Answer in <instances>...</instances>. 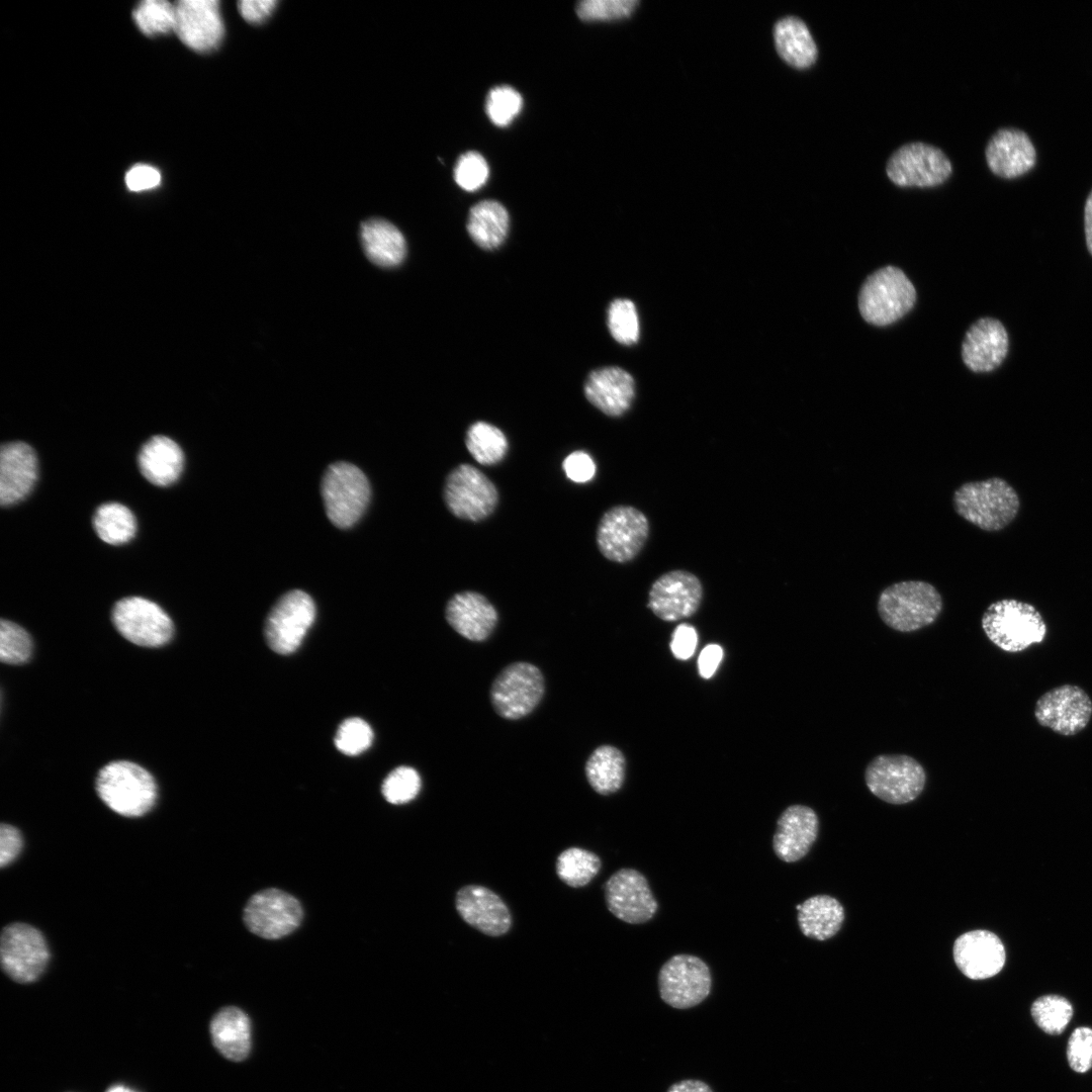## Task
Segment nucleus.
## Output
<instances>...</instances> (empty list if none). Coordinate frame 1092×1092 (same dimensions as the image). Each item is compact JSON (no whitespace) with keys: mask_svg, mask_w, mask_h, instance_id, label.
<instances>
[{"mask_svg":"<svg viewBox=\"0 0 1092 1092\" xmlns=\"http://www.w3.org/2000/svg\"><path fill=\"white\" fill-rule=\"evenodd\" d=\"M443 499L458 519L479 522L489 517L498 503L494 483L475 466L462 463L446 476Z\"/></svg>","mask_w":1092,"mask_h":1092,"instance_id":"9","label":"nucleus"},{"mask_svg":"<svg viewBox=\"0 0 1092 1092\" xmlns=\"http://www.w3.org/2000/svg\"><path fill=\"white\" fill-rule=\"evenodd\" d=\"M455 906L460 917L471 927L488 936H500L512 925L509 908L494 892L478 885L458 890Z\"/></svg>","mask_w":1092,"mask_h":1092,"instance_id":"23","label":"nucleus"},{"mask_svg":"<svg viewBox=\"0 0 1092 1092\" xmlns=\"http://www.w3.org/2000/svg\"><path fill=\"white\" fill-rule=\"evenodd\" d=\"M864 782L870 792L882 801L901 805L921 794L926 774L923 766L909 755L880 754L867 765Z\"/></svg>","mask_w":1092,"mask_h":1092,"instance_id":"8","label":"nucleus"},{"mask_svg":"<svg viewBox=\"0 0 1092 1092\" xmlns=\"http://www.w3.org/2000/svg\"><path fill=\"white\" fill-rule=\"evenodd\" d=\"M1009 337L1003 324L994 317H981L967 331L962 358L965 365L977 373L991 372L1005 360Z\"/></svg>","mask_w":1092,"mask_h":1092,"instance_id":"22","label":"nucleus"},{"mask_svg":"<svg viewBox=\"0 0 1092 1092\" xmlns=\"http://www.w3.org/2000/svg\"><path fill=\"white\" fill-rule=\"evenodd\" d=\"M712 977L707 964L692 954H675L658 973L660 998L669 1006L687 1009L699 1005L711 992Z\"/></svg>","mask_w":1092,"mask_h":1092,"instance_id":"13","label":"nucleus"},{"mask_svg":"<svg viewBox=\"0 0 1092 1092\" xmlns=\"http://www.w3.org/2000/svg\"><path fill=\"white\" fill-rule=\"evenodd\" d=\"M952 502L959 516L988 532L1006 528L1020 509L1017 491L1001 477L966 482L954 491Z\"/></svg>","mask_w":1092,"mask_h":1092,"instance_id":"1","label":"nucleus"},{"mask_svg":"<svg viewBox=\"0 0 1092 1092\" xmlns=\"http://www.w3.org/2000/svg\"><path fill=\"white\" fill-rule=\"evenodd\" d=\"M509 224V214L503 204L494 200H483L471 207L467 231L476 245L491 250L505 241Z\"/></svg>","mask_w":1092,"mask_h":1092,"instance_id":"34","label":"nucleus"},{"mask_svg":"<svg viewBox=\"0 0 1092 1092\" xmlns=\"http://www.w3.org/2000/svg\"><path fill=\"white\" fill-rule=\"evenodd\" d=\"M322 496L330 521L339 528L353 526L363 515L370 498L365 474L354 464H331L322 479Z\"/></svg>","mask_w":1092,"mask_h":1092,"instance_id":"7","label":"nucleus"},{"mask_svg":"<svg viewBox=\"0 0 1092 1092\" xmlns=\"http://www.w3.org/2000/svg\"><path fill=\"white\" fill-rule=\"evenodd\" d=\"M112 622L124 639L142 647L164 646L174 634L169 615L159 605L142 597L119 600L112 610Z\"/></svg>","mask_w":1092,"mask_h":1092,"instance_id":"12","label":"nucleus"},{"mask_svg":"<svg viewBox=\"0 0 1092 1092\" xmlns=\"http://www.w3.org/2000/svg\"><path fill=\"white\" fill-rule=\"evenodd\" d=\"M544 694L545 679L540 668L531 662L516 661L494 677L489 699L499 717L519 720L538 707Z\"/></svg>","mask_w":1092,"mask_h":1092,"instance_id":"6","label":"nucleus"},{"mask_svg":"<svg viewBox=\"0 0 1092 1092\" xmlns=\"http://www.w3.org/2000/svg\"><path fill=\"white\" fill-rule=\"evenodd\" d=\"M586 399L609 417H620L631 406L635 396L633 377L620 367L594 370L584 384Z\"/></svg>","mask_w":1092,"mask_h":1092,"instance_id":"28","label":"nucleus"},{"mask_svg":"<svg viewBox=\"0 0 1092 1092\" xmlns=\"http://www.w3.org/2000/svg\"><path fill=\"white\" fill-rule=\"evenodd\" d=\"M952 953L959 970L972 980L994 977L1003 969L1006 960L1001 939L985 929L960 935L954 940Z\"/></svg>","mask_w":1092,"mask_h":1092,"instance_id":"21","label":"nucleus"},{"mask_svg":"<svg viewBox=\"0 0 1092 1092\" xmlns=\"http://www.w3.org/2000/svg\"><path fill=\"white\" fill-rule=\"evenodd\" d=\"M648 534L649 522L640 510L631 506H616L602 516L596 540L605 558L626 563L640 553Z\"/></svg>","mask_w":1092,"mask_h":1092,"instance_id":"11","label":"nucleus"},{"mask_svg":"<svg viewBox=\"0 0 1092 1092\" xmlns=\"http://www.w3.org/2000/svg\"><path fill=\"white\" fill-rule=\"evenodd\" d=\"M1036 722L1062 736L1083 731L1092 717V700L1082 688L1066 684L1043 693L1035 702Z\"/></svg>","mask_w":1092,"mask_h":1092,"instance_id":"16","label":"nucleus"},{"mask_svg":"<svg viewBox=\"0 0 1092 1092\" xmlns=\"http://www.w3.org/2000/svg\"><path fill=\"white\" fill-rule=\"evenodd\" d=\"M666 1092H713L708 1084L700 1080H681L669 1086Z\"/></svg>","mask_w":1092,"mask_h":1092,"instance_id":"55","label":"nucleus"},{"mask_svg":"<svg viewBox=\"0 0 1092 1092\" xmlns=\"http://www.w3.org/2000/svg\"><path fill=\"white\" fill-rule=\"evenodd\" d=\"M23 846V838L20 831L6 823L0 826V866L4 868L10 864L19 855Z\"/></svg>","mask_w":1092,"mask_h":1092,"instance_id":"50","label":"nucleus"},{"mask_svg":"<svg viewBox=\"0 0 1092 1092\" xmlns=\"http://www.w3.org/2000/svg\"><path fill=\"white\" fill-rule=\"evenodd\" d=\"M648 608L663 621L672 622L694 615L703 599L700 579L687 570H671L651 585Z\"/></svg>","mask_w":1092,"mask_h":1092,"instance_id":"19","label":"nucleus"},{"mask_svg":"<svg viewBox=\"0 0 1092 1092\" xmlns=\"http://www.w3.org/2000/svg\"><path fill=\"white\" fill-rule=\"evenodd\" d=\"M608 327L613 338L623 345H633L639 338L636 307L629 299H615L609 306Z\"/></svg>","mask_w":1092,"mask_h":1092,"instance_id":"42","label":"nucleus"},{"mask_svg":"<svg viewBox=\"0 0 1092 1092\" xmlns=\"http://www.w3.org/2000/svg\"><path fill=\"white\" fill-rule=\"evenodd\" d=\"M951 171L950 161L941 150L920 142L900 147L886 166L889 179L901 187L937 186L948 179Z\"/></svg>","mask_w":1092,"mask_h":1092,"instance_id":"14","label":"nucleus"},{"mask_svg":"<svg viewBox=\"0 0 1092 1092\" xmlns=\"http://www.w3.org/2000/svg\"><path fill=\"white\" fill-rule=\"evenodd\" d=\"M175 5L174 31L196 52L215 49L223 36V23L216 0H180Z\"/></svg>","mask_w":1092,"mask_h":1092,"instance_id":"20","label":"nucleus"},{"mask_svg":"<svg viewBox=\"0 0 1092 1092\" xmlns=\"http://www.w3.org/2000/svg\"><path fill=\"white\" fill-rule=\"evenodd\" d=\"M132 17L146 35L168 33L175 28V5L165 0H146L134 8Z\"/></svg>","mask_w":1092,"mask_h":1092,"instance_id":"40","label":"nucleus"},{"mask_svg":"<svg viewBox=\"0 0 1092 1092\" xmlns=\"http://www.w3.org/2000/svg\"><path fill=\"white\" fill-rule=\"evenodd\" d=\"M916 290L906 274L895 266H886L871 274L858 293V309L866 322L874 326L891 325L915 303Z\"/></svg>","mask_w":1092,"mask_h":1092,"instance_id":"5","label":"nucleus"},{"mask_svg":"<svg viewBox=\"0 0 1092 1092\" xmlns=\"http://www.w3.org/2000/svg\"><path fill=\"white\" fill-rule=\"evenodd\" d=\"M605 900L615 917L631 924L647 922L658 908L646 878L634 869H621L608 879Z\"/></svg>","mask_w":1092,"mask_h":1092,"instance_id":"18","label":"nucleus"},{"mask_svg":"<svg viewBox=\"0 0 1092 1092\" xmlns=\"http://www.w3.org/2000/svg\"><path fill=\"white\" fill-rule=\"evenodd\" d=\"M300 903L279 889H265L253 895L244 909L248 929L263 938L278 939L293 932L300 924Z\"/></svg>","mask_w":1092,"mask_h":1092,"instance_id":"17","label":"nucleus"},{"mask_svg":"<svg viewBox=\"0 0 1092 1092\" xmlns=\"http://www.w3.org/2000/svg\"><path fill=\"white\" fill-rule=\"evenodd\" d=\"M32 639L27 631L18 624L1 620L0 623V659L7 664H23L32 654Z\"/></svg>","mask_w":1092,"mask_h":1092,"instance_id":"41","label":"nucleus"},{"mask_svg":"<svg viewBox=\"0 0 1092 1092\" xmlns=\"http://www.w3.org/2000/svg\"><path fill=\"white\" fill-rule=\"evenodd\" d=\"M421 787L420 774L414 767L402 765L394 768L385 778L381 791L387 802L400 805L414 800Z\"/></svg>","mask_w":1092,"mask_h":1092,"instance_id":"43","label":"nucleus"},{"mask_svg":"<svg viewBox=\"0 0 1092 1092\" xmlns=\"http://www.w3.org/2000/svg\"><path fill=\"white\" fill-rule=\"evenodd\" d=\"M138 462L146 479L155 485L167 486L180 476L184 456L179 445L172 439L155 436L141 448Z\"/></svg>","mask_w":1092,"mask_h":1092,"instance_id":"30","label":"nucleus"},{"mask_svg":"<svg viewBox=\"0 0 1092 1092\" xmlns=\"http://www.w3.org/2000/svg\"><path fill=\"white\" fill-rule=\"evenodd\" d=\"M445 618L451 628L462 637L482 642L488 639L495 629L498 614L483 595L464 590L455 594L447 602Z\"/></svg>","mask_w":1092,"mask_h":1092,"instance_id":"24","label":"nucleus"},{"mask_svg":"<svg viewBox=\"0 0 1092 1092\" xmlns=\"http://www.w3.org/2000/svg\"><path fill=\"white\" fill-rule=\"evenodd\" d=\"M1030 1013L1036 1025L1045 1033L1061 1034L1073 1016V1006L1060 995H1044L1032 1003Z\"/></svg>","mask_w":1092,"mask_h":1092,"instance_id":"39","label":"nucleus"},{"mask_svg":"<svg viewBox=\"0 0 1092 1092\" xmlns=\"http://www.w3.org/2000/svg\"><path fill=\"white\" fill-rule=\"evenodd\" d=\"M360 237L367 258L377 266L396 267L405 258L406 244L402 234L385 219L372 218L364 221L361 224Z\"/></svg>","mask_w":1092,"mask_h":1092,"instance_id":"31","label":"nucleus"},{"mask_svg":"<svg viewBox=\"0 0 1092 1092\" xmlns=\"http://www.w3.org/2000/svg\"><path fill=\"white\" fill-rule=\"evenodd\" d=\"M698 644L696 629L688 624L678 625L672 635L670 649L674 657L686 660L693 656Z\"/></svg>","mask_w":1092,"mask_h":1092,"instance_id":"51","label":"nucleus"},{"mask_svg":"<svg viewBox=\"0 0 1092 1092\" xmlns=\"http://www.w3.org/2000/svg\"><path fill=\"white\" fill-rule=\"evenodd\" d=\"M95 788L100 800L110 810L124 817L146 815L155 806L158 796L152 774L129 760L105 764L98 771Z\"/></svg>","mask_w":1092,"mask_h":1092,"instance_id":"2","label":"nucleus"},{"mask_svg":"<svg viewBox=\"0 0 1092 1092\" xmlns=\"http://www.w3.org/2000/svg\"><path fill=\"white\" fill-rule=\"evenodd\" d=\"M214 1048L225 1059L241 1062L251 1051V1021L249 1016L235 1006L223 1007L212 1017L209 1024Z\"/></svg>","mask_w":1092,"mask_h":1092,"instance_id":"29","label":"nucleus"},{"mask_svg":"<svg viewBox=\"0 0 1092 1092\" xmlns=\"http://www.w3.org/2000/svg\"><path fill=\"white\" fill-rule=\"evenodd\" d=\"M779 55L789 65L806 69L817 60V46L807 25L800 18L788 16L779 20L774 28Z\"/></svg>","mask_w":1092,"mask_h":1092,"instance_id":"32","label":"nucleus"},{"mask_svg":"<svg viewBox=\"0 0 1092 1092\" xmlns=\"http://www.w3.org/2000/svg\"><path fill=\"white\" fill-rule=\"evenodd\" d=\"M562 468L566 476L577 483L590 480L596 473V464L584 451H574L566 456Z\"/></svg>","mask_w":1092,"mask_h":1092,"instance_id":"49","label":"nucleus"},{"mask_svg":"<svg viewBox=\"0 0 1092 1092\" xmlns=\"http://www.w3.org/2000/svg\"><path fill=\"white\" fill-rule=\"evenodd\" d=\"M93 527L99 538L111 545L128 542L136 531L131 511L119 503L101 505L93 517Z\"/></svg>","mask_w":1092,"mask_h":1092,"instance_id":"37","label":"nucleus"},{"mask_svg":"<svg viewBox=\"0 0 1092 1092\" xmlns=\"http://www.w3.org/2000/svg\"><path fill=\"white\" fill-rule=\"evenodd\" d=\"M637 0H585L576 5L581 20H613L629 16L638 5Z\"/></svg>","mask_w":1092,"mask_h":1092,"instance_id":"46","label":"nucleus"},{"mask_svg":"<svg viewBox=\"0 0 1092 1092\" xmlns=\"http://www.w3.org/2000/svg\"><path fill=\"white\" fill-rule=\"evenodd\" d=\"M37 478V460L23 442H10L0 450V503L11 506L22 500Z\"/></svg>","mask_w":1092,"mask_h":1092,"instance_id":"26","label":"nucleus"},{"mask_svg":"<svg viewBox=\"0 0 1092 1092\" xmlns=\"http://www.w3.org/2000/svg\"><path fill=\"white\" fill-rule=\"evenodd\" d=\"M106 1092H135V1091H132L131 1089L126 1088V1087H124L122 1085H113L110 1088H108L106 1090Z\"/></svg>","mask_w":1092,"mask_h":1092,"instance_id":"57","label":"nucleus"},{"mask_svg":"<svg viewBox=\"0 0 1092 1092\" xmlns=\"http://www.w3.org/2000/svg\"><path fill=\"white\" fill-rule=\"evenodd\" d=\"M942 598L929 582L905 580L882 590L878 613L891 629L909 633L931 625L942 610Z\"/></svg>","mask_w":1092,"mask_h":1092,"instance_id":"4","label":"nucleus"},{"mask_svg":"<svg viewBox=\"0 0 1092 1092\" xmlns=\"http://www.w3.org/2000/svg\"><path fill=\"white\" fill-rule=\"evenodd\" d=\"M488 172V165L479 153L467 152L456 163L454 179L462 189L475 191L486 182Z\"/></svg>","mask_w":1092,"mask_h":1092,"instance_id":"47","label":"nucleus"},{"mask_svg":"<svg viewBox=\"0 0 1092 1092\" xmlns=\"http://www.w3.org/2000/svg\"><path fill=\"white\" fill-rule=\"evenodd\" d=\"M275 5L274 0H242L238 3L241 15L252 23L263 21L270 15Z\"/></svg>","mask_w":1092,"mask_h":1092,"instance_id":"53","label":"nucleus"},{"mask_svg":"<svg viewBox=\"0 0 1092 1092\" xmlns=\"http://www.w3.org/2000/svg\"><path fill=\"white\" fill-rule=\"evenodd\" d=\"M1084 231L1086 247L1092 256V190L1089 193L1084 207Z\"/></svg>","mask_w":1092,"mask_h":1092,"instance_id":"56","label":"nucleus"},{"mask_svg":"<svg viewBox=\"0 0 1092 1092\" xmlns=\"http://www.w3.org/2000/svg\"><path fill=\"white\" fill-rule=\"evenodd\" d=\"M161 182L160 172L149 165H135L125 175V183L131 191H143L158 186Z\"/></svg>","mask_w":1092,"mask_h":1092,"instance_id":"52","label":"nucleus"},{"mask_svg":"<svg viewBox=\"0 0 1092 1092\" xmlns=\"http://www.w3.org/2000/svg\"><path fill=\"white\" fill-rule=\"evenodd\" d=\"M50 950L42 933L35 927L14 922L6 925L0 936V962L13 981L29 984L47 969Z\"/></svg>","mask_w":1092,"mask_h":1092,"instance_id":"10","label":"nucleus"},{"mask_svg":"<svg viewBox=\"0 0 1092 1092\" xmlns=\"http://www.w3.org/2000/svg\"><path fill=\"white\" fill-rule=\"evenodd\" d=\"M723 657V649L717 644L707 645L700 653L698 659L699 673L704 678H710L716 671Z\"/></svg>","mask_w":1092,"mask_h":1092,"instance_id":"54","label":"nucleus"},{"mask_svg":"<svg viewBox=\"0 0 1092 1092\" xmlns=\"http://www.w3.org/2000/svg\"><path fill=\"white\" fill-rule=\"evenodd\" d=\"M1068 1063L1077 1073L1092 1068V1028L1080 1026L1070 1035L1067 1046Z\"/></svg>","mask_w":1092,"mask_h":1092,"instance_id":"48","label":"nucleus"},{"mask_svg":"<svg viewBox=\"0 0 1092 1092\" xmlns=\"http://www.w3.org/2000/svg\"><path fill=\"white\" fill-rule=\"evenodd\" d=\"M523 105L520 93L503 85L492 88L485 102L487 116L497 126H506L519 114Z\"/></svg>","mask_w":1092,"mask_h":1092,"instance_id":"44","label":"nucleus"},{"mask_svg":"<svg viewBox=\"0 0 1092 1092\" xmlns=\"http://www.w3.org/2000/svg\"><path fill=\"white\" fill-rule=\"evenodd\" d=\"M465 446L474 460L484 466L503 461L509 450L504 432L486 422H475L466 431Z\"/></svg>","mask_w":1092,"mask_h":1092,"instance_id":"36","label":"nucleus"},{"mask_svg":"<svg viewBox=\"0 0 1092 1092\" xmlns=\"http://www.w3.org/2000/svg\"><path fill=\"white\" fill-rule=\"evenodd\" d=\"M315 617L312 599L300 589L283 595L271 609L265 623L269 647L279 654L294 652L301 644Z\"/></svg>","mask_w":1092,"mask_h":1092,"instance_id":"15","label":"nucleus"},{"mask_svg":"<svg viewBox=\"0 0 1092 1092\" xmlns=\"http://www.w3.org/2000/svg\"><path fill=\"white\" fill-rule=\"evenodd\" d=\"M986 160L995 175L1009 179L1029 171L1035 164L1036 153L1024 131L1001 128L988 142Z\"/></svg>","mask_w":1092,"mask_h":1092,"instance_id":"27","label":"nucleus"},{"mask_svg":"<svg viewBox=\"0 0 1092 1092\" xmlns=\"http://www.w3.org/2000/svg\"><path fill=\"white\" fill-rule=\"evenodd\" d=\"M844 920L843 906L833 897L816 895L808 898L798 910L802 933L810 938L826 940L834 936Z\"/></svg>","mask_w":1092,"mask_h":1092,"instance_id":"33","label":"nucleus"},{"mask_svg":"<svg viewBox=\"0 0 1092 1092\" xmlns=\"http://www.w3.org/2000/svg\"><path fill=\"white\" fill-rule=\"evenodd\" d=\"M372 739L373 732L368 723L360 718H349L340 725L335 744L341 752L357 755L371 745Z\"/></svg>","mask_w":1092,"mask_h":1092,"instance_id":"45","label":"nucleus"},{"mask_svg":"<svg viewBox=\"0 0 1092 1092\" xmlns=\"http://www.w3.org/2000/svg\"><path fill=\"white\" fill-rule=\"evenodd\" d=\"M625 757L612 745H601L588 756L584 771L590 787L600 795L619 791L625 779Z\"/></svg>","mask_w":1092,"mask_h":1092,"instance_id":"35","label":"nucleus"},{"mask_svg":"<svg viewBox=\"0 0 1092 1092\" xmlns=\"http://www.w3.org/2000/svg\"><path fill=\"white\" fill-rule=\"evenodd\" d=\"M987 638L1005 652H1021L1046 636V624L1031 604L1003 599L987 607L981 619Z\"/></svg>","mask_w":1092,"mask_h":1092,"instance_id":"3","label":"nucleus"},{"mask_svg":"<svg viewBox=\"0 0 1092 1092\" xmlns=\"http://www.w3.org/2000/svg\"><path fill=\"white\" fill-rule=\"evenodd\" d=\"M818 826L817 814L810 807L792 805L785 809L772 839L776 855L786 862L804 857L817 838Z\"/></svg>","mask_w":1092,"mask_h":1092,"instance_id":"25","label":"nucleus"},{"mask_svg":"<svg viewBox=\"0 0 1092 1092\" xmlns=\"http://www.w3.org/2000/svg\"><path fill=\"white\" fill-rule=\"evenodd\" d=\"M600 857L586 849L570 847L562 851L556 860V874L567 886L580 888L587 885L601 869Z\"/></svg>","mask_w":1092,"mask_h":1092,"instance_id":"38","label":"nucleus"}]
</instances>
